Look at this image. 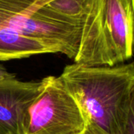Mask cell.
Returning <instances> with one entry per match:
<instances>
[{"instance_id": "1", "label": "cell", "mask_w": 134, "mask_h": 134, "mask_svg": "<svg viewBox=\"0 0 134 134\" xmlns=\"http://www.w3.org/2000/svg\"><path fill=\"white\" fill-rule=\"evenodd\" d=\"M87 120L118 134L134 90V61L113 66L66 65L59 76Z\"/></svg>"}, {"instance_id": "2", "label": "cell", "mask_w": 134, "mask_h": 134, "mask_svg": "<svg viewBox=\"0 0 134 134\" xmlns=\"http://www.w3.org/2000/svg\"><path fill=\"white\" fill-rule=\"evenodd\" d=\"M134 18L130 0H85L74 63L113 66L132 58Z\"/></svg>"}, {"instance_id": "3", "label": "cell", "mask_w": 134, "mask_h": 134, "mask_svg": "<svg viewBox=\"0 0 134 134\" xmlns=\"http://www.w3.org/2000/svg\"><path fill=\"white\" fill-rule=\"evenodd\" d=\"M52 0H0V30L43 41L74 59L77 53L82 19L62 16L51 8Z\"/></svg>"}, {"instance_id": "4", "label": "cell", "mask_w": 134, "mask_h": 134, "mask_svg": "<svg viewBox=\"0 0 134 134\" xmlns=\"http://www.w3.org/2000/svg\"><path fill=\"white\" fill-rule=\"evenodd\" d=\"M88 124L81 107L59 77L45 85L28 110L25 134H80Z\"/></svg>"}, {"instance_id": "5", "label": "cell", "mask_w": 134, "mask_h": 134, "mask_svg": "<svg viewBox=\"0 0 134 134\" xmlns=\"http://www.w3.org/2000/svg\"><path fill=\"white\" fill-rule=\"evenodd\" d=\"M44 85L45 78L40 81H0V134H25L29 108Z\"/></svg>"}, {"instance_id": "6", "label": "cell", "mask_w": 134, "mask_h": 134, "mask_svg": "<svg viewBox=\"0 0 134 134\" xmlns=\"http://www.w3.org/2000/svg\"><path fill=\"white\" fill-rule=\"evenodd\" d=\"M118 134H134V90L124 116Z\"/></svg>"}, {"instance_id": "7", "label": "cell", "mask_w": 134, "mask_h": 134, "mask_svg": "<svg viewBox=\"0 0 134 134\" xmlns=\"http://www.w3.org/2000/svg\"><path fill=\"white\" fill-rule=\"evenodd\" d=\"M80 134H110L95 123L88 121L86 128Z\"/></svg>"}, {"instance_id": "8", "label": "cell", "mask_w": 134, "mask_h": 134, "mask_svg": "<svg viewBox=\"0 0 134 134\" xmlns=\"http://www.w3.org/2000/svg\"><path fill=\"white\" fill-rule=\"evenodd\" d=\"M15 78V75L8 72L3 65H0V81Z\"/></svg>"}, {"instance_id": "9", "label": "cell", "mask_w": 134, "mask_h": 134, "mask_svg": "<svg viewBox=\"0 0 134 134\" xmlns=\"http://www.w3.org/2000/svg\"><path fill=\"white\" fill-rule=\"evenodd\" d=\"M131 1V5L132 8V12H133V18H134V0H130ZM132 53H134V36H133V44H132Z\"/></svg>"}]
</instances>
